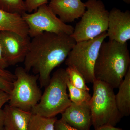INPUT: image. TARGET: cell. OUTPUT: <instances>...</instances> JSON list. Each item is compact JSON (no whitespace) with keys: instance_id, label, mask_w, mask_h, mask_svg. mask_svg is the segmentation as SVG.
<instances>
[{"instance_id":"17","label":"cell","mask_w":130,"mask_h":130,"mask_svg":"<svg viewBox=\"0 0 130 130\" xmlns=\"http://www.w3.org/2000/svg\"><path fill=\"white\" fill-rule=\"evenodd\" d=\"M66 84L69 91L68 96L72 102L80 104L89 102L91 96L89 91L78 88L73 86L69 80L68 76L66 79Z\"/></svg>"},{"instance_id":"15","label":"cell","mask_w":130,"mask_h":130,"mask_svg":"<svg viewBox=\"0 0 130 130\" xmlns=\"http://www.w3.org/2000/svg\"><path fill=\"white\" fill-rule=\"evenodd\" d=\"M115 95V102L122 117L130 115V68L118 87Z\"/></svg>"},{"instance_id":"21","label":"cell","mask_w":130,"mask_h":130,"mask_svg":"<svg viewBox=\"0 0 130 130\" xmlns=\"http://www.w3.org/2000/svg\"><path fill=\"white\" fill-rule=\"evenodd\" d=\"M26 12L31 13L40 6L47 4L48 0H24Z\"/></svg>"},{"instance_id":"10","label":"cell","mask_w":130,"mask_h":130,"mask_svg":"<svg viewBox=\"0 0 130 130\" xmlns=\"http://www.w3.org/2000/svg\"><path fill=\"white\" fill-rule=\"evenodd\" d=\"M109 40L125 43L130 40V12L113 8L109 12L107 31Z\"/></svg>"},{"instance_id":"7","label":"cell","mask_w":130,"mask_h":130,"mask_svg":"<svg viewBox=\"0 0 130 130\" xmlns=\"http://www.w3.org/2000/svg\"><path fill=\"white\" fill-rule=\"evenodd\" d=\"M14 74L16 79L13 82L8 105L25 111L30 112L38 103L42 92L38 85V75H32L24 67L16 68Z\"/></svg>"},{"instance_id":"14","label":"cell","mask_w":130,"mask_h":130,"mask_svg":"<svg viewBox=\"0 0 130 130\" xmlns=\"http://www.w3.org/2000/svg\"><path fill=\"white\" fill-rule=\"evenodd\" d=\"M10 31L24 37L29 36L27 25L21 15L0 9V31Z\"/></svg>"},{"instance_id":"20","label":"cell","mask_w":130,"mask_h":130,"mask_svg":"<svg viewBox=\"0 0 130 130\" xmlns=\"http://www.w3.org/2000/svg\"><path fill=\"white\" fill-rule=\"evenodd\" d=\"M10 95L3 91L0 90V130H4L5 113L2 107L9 102Z\"/></svg>"},{"instance_id":"6","label":"cell","mask_w":130,"mask_h":130,"mask_svg":"<svg viewBox=\"0 0 130 130\" xmlns=\"http://www.w3.org/2000/svg\"><path fill=\"white\" fill-rule=\"evenodd\" d=\"M85 5L86 10L71 35L76 42L93 39L108 28L109 12L101 0H88Z\"/></svg>"},{"instance_id":"16","label":"cell","mask_w":130,"mask_h":130,"mask_svg":"<svg viewBox=\"0 0 130 130\" xmlns=\"http://www.w3.org/2000/svg\"><path fill=\"white\" fill-rule=\"evenodd\" d=\"M57 120L56 116L47 118L32 113L29 121L28 130H55V123Z\"/></svg>"},{"instance_id":"4","label":"cell","mask_w":130,"mask_h":130,"mask_svg":"<svg viewBox=\"0 0 130 130\" xmlns=\"http://www.w3.org/2000/svg\"><path fill=\"white\" fill-rule=\"evenodd\" d=\"M93 84V94L89 102L92 125L95 129L104 125L115 126L123 117L116 106L114 89L97 79Z\"/></svg>"},{"instance_id":"1","label":"cell","mask_w":130,"mask_h":130,"mask_svg":"<svg viewBox=\"0 0 130 130\" xmlns=\"http://www.w3.org/2000/svg\"><path fill=\"white\" fill-rule=\"evenodd\" d=\"M76 42L71 35L44 32L32 38L24 61L27 72L39 77L41 88H45L55 68L64 62Z\"/></svg>"},{"instance_id":"22","label":"cell","mask_w":130,"mask_h":130,"mask_svg":"<svg viewBox=\"0 0 130 130\" xmlns=\"http://www.w3.org/2000/svg\"><path fill=\"white\" fill-rule=\"evenodd\" d=\"M13 82L7 78L0 75V90L10 94L13 89Z\"/></svg>"},{"instance_id":"25","label":"cell","mask_w":130,"mask_h":130,"mask_svg":"<svg viewBox=\"0 0 130 130\" xmlns=\"http://www.w3.org/2000/svg\"><path fill=\"white\" fill-rule=\"evenodd\" d=\"M8 66H9L5 61L3 56L1 40H0V68L5 70Z\"/></svg>"},{"instance_id":"19","label":"cell","mask_w":130,"mask_h":130,"mask_svg":"<svg viewBox=\"0 0 130 130\" xmlns=\"http://www.w3.org/2000/svg\"><path fill=\"white\" fill-rule=\"evenodd\" d=\"M65 69L69 80L73 86L78 88L89 91L90 89L86 85L85 79L77 70L71 67H67Z\"/></svg>"},{"instance_id":"24","label":"cell","mask_w":130,"mask_h":130,"mask_svg":"<svg viewBox=\"0 0 130 130\" xmlns=\"http://www.w3.org/2000/svg\"><path fill=\"white\" fill-rule=\"evenodd\" d=\"M0 75L6 77L12 81H14L16 79V76L14 74H13L6 69L4 70L0 68Z\"/></svg>"},{"instance_id":"5","label":"cell","mask_w":130,"mask_h":130,"mask_svg":"<svg viewBox=\"0 0 130 130\" xmlns=\"http://www.w3.org/2000/svg\"><path fill=\"white\" fill-rule=\"evenodd\" d=\"M107 37V31L88 41L76 43L65 61L83 75L86 83H93L95 79V65L103 42Z\"/></svg>"},{"instance_id":"2","label":"cell","mask_w":130,"mask_h":130,"mask_svg":"<svg viewBox=\"0 0 130 130\" xmlns=\"http://www.w3.org/2000/svg\"><path fill=\"white\" fill-rule=\"evenodd\" d=\"M130 68V55L127 43L104 41L100 47L95 65L96 79L118 88Z\"/></svg>"},{"instance_id":"11","label":"cell","mask_w":130,"mask_h":130,"mask_svg":"<svg viewBox=\"0 0 130 130\" xmlns=\"http://www.w3.org/2000/svg\"><path fill=\"white\" fill-rule=\"evenodd\" d=\"M89 102L80 104L72 102L61 113L60 119L78 129L90 130L92 122Z\"/></svg>"},{"instance_id":"13","label":"cell","mask_w":130,"mask_h":130,"mask_svg":"<svg viewBox=\"0 0 130 130\" xmlns=\"http://www.w3.org/2000/svg\"><path fill=\"white\" fill-rule=\"evenodd\" d=\"M4 130H28V125L31 116L30 112L25 111L6 105Z\"/></svg>"},{"instance_id":"3","label":"cell","mask_w":130,"mask_h":130,"mask_svg":"<svg viewBox=\"0 0 130 130\" xmlns=\"http://www.w3.org/2000/svg\"><path fill=\"white\" fill-rule=\"evenodd\" d=\"M67 77L65 69L60 68L55 71L45 87L40 101L31 112L47 118L62 113L72 103L67 93Z\"/></svg>"},{"instance_id":"26","label":"cell","mask_w":130,"mask_h":130,"mask_svg":"<svg viewBox=\"0 0 130 130\" xmlns=\"http://www.w3.org/2000/svg\"><path fill=\"white\" fill-rule=\"evenodd\" d=\"M95 130H125L120 128H116L115 126L110 125H106L101 126Z\"/></svg>"},{"instance_id":"23","label":"cell","mask_w":130,"mask_h":130,"mask_svg":"<svg viewBox=\"0 0 130 130\" xmlns=\"http://www.w3.org/2000/svg\"><path fill=\"white\" fill-rule=\"evenodd\" d=\"M55 130H79L73 128L61 120H57L54 125Z\"/></svg>"},{"instance_id":"9","label":"cell","mask_w":130,"mask_h":130,"mask_svg":"<svg viewBox=\"0 0 130 130\" xmlns=\"http://www.w3.org/2000/svg\"><path fill=\"white\" fill-rule=\"evenodd\" d=\"M2 54L8 66L24 62L30 42L29 36L24 37L10 31H0Z\"/></svg>"},{"instance_id":"12","label":"cell","mask_w":130,"mask_h":130,"mask_svg":"<svg viewBox=\"0 0 130 130\" xmlns=\"http://www.w3.org/2000/svg\"><path fill=\"white\" fill-rule=\"evenodd\" d=\"M48 6L65 24L81 18L86 9L85 3L81 0H51Z\"/></svg>"},{"instance_id":"8","label":"cell","mask_w":130,"mask_h":130,"mask_svg":"<svg viewBox=\"0 0 130 130\" xmlns=\"http://www.w3.org/2000/svg\"><path fill=\"white\" fill-rule=\"evenodd\" d=\"M21 16L32 38L44 32L71 35L74 31L72 26L62 22L47 4L40 6L33 13L25 12Z\"/></svg>"},{"instance_id":"18","label":"cell","mask_w":130,"mask_h":130,"mask_svg":"<svg viewBox=\"0 0 130 130\" xmlns=\"http://www.w3.org/2000/svg\"><path fill=\"white\" fill-rule=\"evenodd\" d=\"M0 9L21 15L26 12L24 0H0Z\"/></svg>"}]
</instances>
